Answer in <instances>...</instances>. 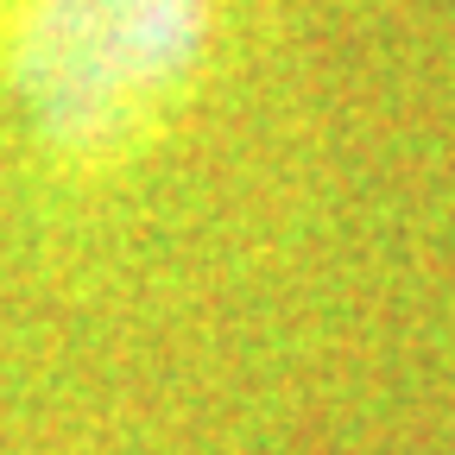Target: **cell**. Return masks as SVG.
Returning a JSON list of instances; mask_svg holds the SVG:
<instances>
[{
  "label": "cell",
  "mask_w": 455,
  "mask_h": 455,
  "mask_svg": "<svg viewBox=\"0 0 455 455\" xmlns=\"http://www.w3.org/2000/svg\"><path fill=\"white\" fill-rule=\"evenodd\" d=\"M209 44V0H20L7 76L64 158L146 146Z\"/></svg>",
  "instance_id": "6da1fadb"
}]
</instances>
